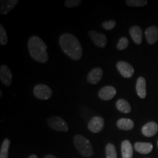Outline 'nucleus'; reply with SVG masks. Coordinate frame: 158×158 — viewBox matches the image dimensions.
Wrapping results in <instances>:
<instances>
[{"label":"nucleus","mask_w":158,"mask_h":158,"mask_svg":"<svg viewBox=\"0 0 158 158\" xmlns=\"http://www.w3.org/2000/svg\"><path fill=\"white\" fill-rule=\"evenodd\" d=\"M59 45L66 55L73 60L78 61L82 56V48L78 40L73 35L65 33L59 37Z\"/></svg>","instance_id":"1"},{"label":"nucleus","mask_w":158,"mask_h":158,"mask_svg":"<svg viewBox=\"0 0 158 158\" xmlns=\"http://www.w3.org/2000/svg\"><path fill=\"white\" fill-rule=\"evenodd\" d=\"M28 48L33 59L40 63H45L48 59L47 45L37 36H31L28 41Z\"/></svg>","instance_id":"2"},{"label":"nucleus","mask_w":158,"mask_h":158,"mask_svg":"<svg viewBox=\"0 0 158 158\" xmlns=\"http://www.w3.org/2000/svg\"><path fill=\"white\" fill-rule=\"evenodd\" d=\"M73 143L78 152L86 157H92L94 152L92 144L87 138L81 135H76L73 138Z\"/></svg>","instance_id":"3"},{"label":"nucleus","mask_w":158,"mask_h":158,"mask_svg":"<svg viewBox=\"0 0 158 158\" xmlns=\"http://www.w3.org/2000/svg\"><path fill=\"white\" fill-rule=\"evenodd\" d=\"M48 124L51 129L59 132H67L69 127L64 119L59 116H53L48 119Z\"/></svg>","instance_id":"4"},{"label":"nucleus","mask_w":158,"mask_h":158,"mask_svg":"<svg viewBox=\"0 0 158 158\" xmlns=\"http://www.w3.org/2000/svg\"><path fill=\"white\" fill-rule=\"evenodd\" d=\"M33 93L40 100H48L52 96V90L47 85L37 84L33 89Z\"/></svg>","instance_id":"5"},{"label":"nucleus","mask_w":158,"mask_h":158,"mask_svg":"<svg viewBox=\"0 0 158 158\" xmlns=\"http://www.w3.org/2000/svg\"><path fill=\"white\" fill-rule=\"evenodd\" d=\"M116 68L124 78H129L134 74L133 67L129 63L124 61H119L116 63Z\"/></svg>","instance_id":"6"},{"label":"nucleus","mask_w":158,"mask_h":158,"mask_svg":"<svg viewBox=\"0 0 158 158\" xmlns=\"http://www.w3.org/2000/svg\"><path fill=\"white\" fill-rule=\"evenodd\" d=\"M104 127V119L100 116H94L91 118L88 124V128L91 132L98 133L102 130Z\"/></svg>","instance_id":"7"},{"label":"nucleus","mask_w":158,"mask_h":158,"mask_svg":"<svg viewBox=\"0 0 158 158\" xmlns=\"http://www.w3.org/2000/svg\"><path fill=\"white\" fill-rule=\"evenodd\" d=\"M89 35L92 42L98 47L103 48L107 44V38H106V35L102 33H99L95 31H89Z\"/></svg>","instance_id":"8"},{"label":"nucleus","mask_w":158,"mask_h":158,"mask_svg":"<svg viewBox=\"0 0 158 158\" xmlns=\"http://www.w3.org/2000/svg\"><path fill=\"white\" fill-rule=\"evenodd\" d=\"M116 89L112 86H106L99 91V98L103 100H110L115 97Z\"/></svg>","instance_id":"9"},{"label":"nucleus","mask_w":158,"mask_h":158,"mask_svg":"<svg viewBox=\"0 0 158 158\" xmlns=\"http://www.w3.org/2000/svg\"><path fill=\"white\" fill-rule=\"evenodd\" d=\"M103 76V72L100 68H94L91 70L86 77V80L91 84H97L100 81Z\"/></svg>","instance_id":"10"},{"label":"nucleus","mask_w":158,"mask_h":158,"mask_svg":"<svg viewBox=\"0 0 158 158\" xmlns=\"http://www.w3.org/2000/svg\"><path fill=\"white\" fill-rule=\"evenodd\" d=\"M145 36L149 44L153 45L158 40V27L152 26L145 31Z\"/></svg>","instance_id":"11"},{"label":"nucleus","mask_w":158,"mask_h":158,"mask_svg":"<svg viewBox=\"0 0 158 158\" xmlns=\"http://www.w3.org/2000/svg\"><path fill=\"white\" fill-rule=\"evenodd\" d=\"M141 132L147 137H152L158 132V124L155 122H149L143 126Z\"/></svg>","instance_id":"12"},{"label":"nucleus","mask_w":158,"mask_h":158,"mask_svg":"<svg viewBox=\"0 0 158 158\" xmlns=\"http://www.w3.org/2000/svg\"><path fill=\"white\" fill-rule=\"evenodd\" d=\"M12 78L13 76L9 68H7L6 65H2L0 68V79L2 84L6 86H10L11 84Z\"/></svg>","instance_id":"13"},{"label":"nucleus","mask_w":158,"mask_h":158,"mask_svg":"<svg viewBox=\"0 0 158 158\" xmlns=\"http://www.w3.org/2000/svg\"><path fill=\"white\" fill-rule=\"evenodd\" d=\"M136 92L140 98L144 99L147 96V82L143 77H139L136 81Z\"/></svg>","instance_id":"14"},{"label":"nucleus","mask_w":158,"mask_h":158,"mask_svg":"<svg viewBox=\"0 0 158 158\" xmlns=\"http://www.w3.org/2000/svg\"><path fill=\"white\" fill-rule=\"evenodd\" d=\"M19 2L18 0H2L0 4V12L2 15H6L10 12Z\"/></svg>","instance_id":"15"},{"label":"nucleus","mask_w":158,"mask_h":158,"mask_svg":"<svg viewBox=\"0 0 158 158\" xmlns=\"http://www.w3.org/2000/svg\"><path fill=\"white\" fill-rule=\"evenodd\" d=\"M135 151L147 155L152 151L153 145L151 143H145V142H137L134 145Z\"/></svg>","instance_id":"16"},{"label":"nucleus","mask_w":158,"mask_h":158,"mask_svg":"<svg viewBox=\"0 0 158 158\" xmlns=\"http://www.w3.org/2000/svg\"><path fill=\"white\" fill-rule=\"evenodd\" d=\"M122 158H132L133 155V149L132 144L128 140L123 141L121 146Z\"/></svg>","instance_id":"17"},{"label":"nucleus","mask_w":158,"mask_h":158,"mask_svg":"<svg viewBox=\"0 0 158 158\" xmlns=\"http://www.w3.org/2000/svg\"><path fill=\"white\" fill-rule=\"evenodd\" d=\"M130 35L135 43L140 45L142 42V30L138 26H134L130 29Z\"/></svg>","instance_id":"18"},{"label":"nucleus","mask_w":158,"mask_h":158,"mask_svg":"<svg viewBox=\"0 0 158 158\" xmlns=\"http://www.w3.org/2000/svg\"><path fill=\"white\" fill-rule=\"evenodd\" d=\"M116 125L120 130H130L134 127V122L130 118H122L118 120L116 122Z\"/></svg>","instance_id":"19"},{"label":"nucleus","mask_w":158,"mask_h":158,"mask_svg":"<svg viewBox=\"0 0 158 158\" xmlns=\"http://www.w3.org/2000/svg\"><path fill=\"white\" fill-rule=\"evenodd\" d=\"M116 106L118 110L124 114H128L131 111V107L127 101L123 99H119L116 102Z\"/></svg>","instance_id":"20"},{"label":"nucleus","mask_w":158,"mask_h":158,"mask_svg":"<svg viewBox=\"0 0 158 158\" xmlns=\"http://www.w3.org/2000/svg\"><path fill=\"white\" fill-rule=\"evenodd\" d=\"M10 141L8 138H5L2 144L1 150H0V158H8V151Z\"/></svg>","instance_id":"21"},{"label":"nucleus","mask_w":158,"mask_h":158,"mask_svg":"<svg viewBox=\"0 0 158 158\" xmlns=\"http://www.w3.org/2000/svg\"><path fill=\"white\" fill-rule=\"evenodd\" d=\"M106 158H117V153H116V147L114 144L108 143L106 147Z\"/></svg>","instance_id":"22"},{"label":"nucleus","mask_w":158,"mask_h":158,"mask_svg":"<svg viewBox=\"0 0 158 158\" xmlns=\"http://www.w3.org/2000/svg\"><path fill=\"white\" fill-rule=\"evenodd\" d=\"M147 1L146 0H127L126 4L130 7H143L147 5Z\"/></svg>","instance_id":"23"},{"label":"nucleus","mask_w":158,"mask_h":158,"mask_svg":"<svg viewBox=\"0 0 158 158\" xmlns=\"http://www.w3.org/2000/svg\"><path fill=\"white\" fill-rule=\"evenodd\" d=\"M8 38H7V32L2 25H0V44L2 45H5L7 43Z\"/></svg>","instance_id":"24"},{"label":"nucleus","mask_w":158,"mask_h":158,"mask_svg":"<svg viewBox=\"0 0 158 158\" xmlns=\"http://www.w3.org/2000/svg\"><path fill=\"white\" fill-rule=\"evenodd\" d=\"M128 44H129V40H128L127 37H122V38L118 40L117 45H116V48L120 51L124 50V49L127 48Z\"/></svg>","instance_id":"25"},{"label":"nucleus","mask_w":158,"mask_h":158,"mask_svg":"<svg viewBox=\"0 0 158 158\" xmlns=\"http://www.w3.org/2000/svg\"><path fill=\"white\" fill-rule=\"evenodd\" d=\"M116 26V22L114 20H110V21H104L102 23V28L106 30H110V29H113Z\"/></svg>","instance_id":"26"},{"label":"nucleus","mask_w":158,"mask_h":158,"mask_svg":"<svg viewBox=\"0 0 158 158\" xmlns=\"http://www.w3.org/2000/svg\"><path fill=\"white\" fill-rule=\"evenodd\" d=\"M81 3V1H80V0H67L64 2L66 7H69V8H73V7H76V6L80 5Z\"/></svg>","instance_id":"27"},{"label":"nucleus","mask_w":158,"mask_h":158,"mask_svg":"<svg viewBox=\"0 0 158 158\" xmlns=\"http://www.w3.org/2000/svg\"><path fill=\"white\" fill-rule=\"evenodd\" d=\"M43 158H56V157H55L54 155H48L46 156H45Z\"/></svg>","instance_id":"28"},{"label":"nucleus","mask_w":158,"mask_h":158,"mask_svg":"<svg viewBox=\"0 0 158 158\" xmlns=\"http://www.w3.org/2000/svg\"><path fill=\"white\" fill-rule=\"evenodd\" d=\"M29 158H37V157L35 155H31V156H29Z\"/></svg>","instance_id":"29"},{"label":"nucleus","mask_w":158,"mask_h":158,"mask_svg":"<svg viewBox=\"0 0 158 158\" xmlns=\"http://www.w3.org/2000/svg\"><path fill=\"white\" fill-rule=\"evenodd\" d=\"M157 146H158V141H157Z\"/></svg>","instance_id":"30"}]
</instances>
